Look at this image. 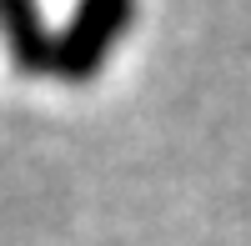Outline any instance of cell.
Segmentation results:
<instances>
[{
	"label": "cell",
	"instance_id": "cell-1",
	"mask_svg": "<svg viewBox=\"0 0 251 246\" xmlns=\"http://www.w3.org/2000/svg\"><path fill=\"white\" fill-rule=\"evenodd\" d=\"M131 15H136V0H75L66 30L55 35V75L91 80L116 50V40L126 35Z\"/></svg>",
	"mask_w": 251,
	"mask_h": 246
},
{
	"label": "cell",
	"instance_id": "cell-2",
	"mask_svg": "<svg viewBox=\"0 0 251 246\" xmlns=\"http://www.w3.org/2000/svg\"><path fill=\"white\" fill-rule=\"evenodd\" d=\"M0 30H5L10 60L25 75H55V35L46 30L35 0H0Z\"/></svg>",
	"mask_w": 251,
	"mask_h": 246
}]
</instances>
